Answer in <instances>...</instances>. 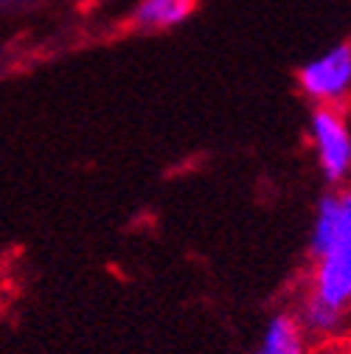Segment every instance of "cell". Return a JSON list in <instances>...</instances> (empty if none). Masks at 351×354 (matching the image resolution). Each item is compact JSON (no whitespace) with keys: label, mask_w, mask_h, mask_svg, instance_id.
<instances>
[{"label":"cell","mask_w":351,"mask_h":354,"mask_svg":"<svg viewBox=\"0 0 351 354\" xmlns=\"http://www.w3.org/2000/svg\"><path fill=\"white\" fill-rule=\"evenodd\" d=\"M310 259L295 315L310 337H332L351 318V183L321 194L310 225Z\"/></svg>","instance_id":"obj_1"},{"label":"cell","mask_w":351,"mask_h":354,"mask_svg":"<svg viewBox=\"0 0 351 354\" xmlns=\"http://www.w3.org/2000/svg\"><path fill=\"white\" fill-rule=\"evenodd\" d=\"M306 141L315 169L329 189L351 183V115L345 107H312L306 118Z\"/></svg>","instance_id":"obj_2"},{"label":"cell","mask_w":351,"mask_h":354,"mask_svg":"<svg viewBox=\"0 0 351 354\" xmlns=\"http://www.w3.org/2000/svg\"><path fill=\"white\" fill-rule=\"evenodd\" d=\"M298 87L312 107H345L351 99V42H334L298 71Z\"/></svg>","instance_id":"obj_3"},{"label":"cell","mask_w":351,"mask_h":354,"mask_svg":"<svg viewBox=\"0 0 351 354\" xmlns=\"http://www.w3.org/2000/svg\"><path fill=\"white\" fill-rule=\"evenodd\" d=\"M312 337L306 335L295 313L278 309L261 326L258 340L253 343L250 354H310Z\"/></svg>","instance_id":"obj_4"},{"label":"cell","mask_w":351,"mask_h":354,"mask_svg":"<svg viewBox=\"0 0 351 354\" xmlns=\"http://www.w3.org/2000/svg\"><path fill=\"white\" fill-rule=\"evenodd\" d=\"M191 15L194 0H138L129 20L141 31H174Z\"/></svg>","instance_id":"obj_5"}]
</instances>
